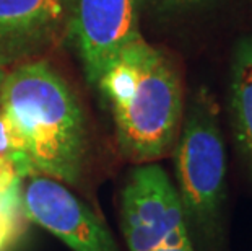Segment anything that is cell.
I'll return each mask as SVG.
<instances>
[{"instance_id":"obj_1","label":"cell","mask_w":252,"mask_h":251,"mask_svg":"<svg viewBox=\"0 0 252 251\" xmlns=\"http://www.w3.org/2000/svg\"><path fill=\"white\" fill-rule=\"evenodd\" d=\"M0 116L23 179L41 175L65 186L80 183L88 153L87 119L70 85L46 61L5 73Z\"/></svg>"},{"instance_id":"obj_2","label":"cell","mask_w":252,"mask_h":251,"mask_svg":"<svg viewBox=\"0 0 252 251\" xmlns=\"http://www.w3.org/2000/svg\"><path fill=\"white\" fill-rule=\"evenodd\" d=\"M94 87L109 109L121 153L148 163L173 150L184 117V88L171 59L140 35L108 64Z\"/></svg>"},{"instance_id":"obj_3","label":"cell","mask_w":252,"mask_h":251,"mask_svg":"<svg viewBox=\"0 0 252 251\" xmlns=\"http://www.w3.org/2000/svg\"><path fill=\"white\" fill-rule=\"evenodd\" d=\"M215 97L200 88L184 109L173 147L176 188L184 207L187 227L207 242L221 235L226 202V148L220 127Z\"/></svg>"},{"instance_id":"obj_4","label":"cell","mask_w":252,"mask_h":251,"mask_svg":"<svg viewBox=\"0 0 252 251\" xmlns=\"http://www.w3.org/2000/svg\"><path fill=\"white\" fill-rule=\"evenodd\" d=\"M121 230L128 251H158L190 242L176 184L158 163H137L121 191Z\"/></svg>"},{"instance_id":"obj_5","label":"cell","mask_w":252,"mask_h":251,"mask_svg":"<svg viewBox=\"0 0 252 251\" xmlns=\"http://www.w3.org/2000/svg\"><path fill=\"white\" fill-rule=\"evenodd\" d=\"M21 197L28 220L72 251H121L98 214L65 184L41 175L28 176L21 181Z\"/></svg>"},{"instance_id":"obj_6","label":"cell","mask_w":252,"mask_h":251,"mask_svg":"<svg viewBox=\"0 0 252 251\" xmlns=\"http://www.w3.org/2000/svg\"><path fill=\"white\" fill-rule=\"evenodd\" d=\"M72 35L88 82L140 36L135 0H73Z\"/></svg>"},{"instance_id":"obj_7","label":"cell","mask_w":252,"mask_h":251,"mask_svg":"<svg viewBox=\"0 0 252 251\" xmlns=\"http://www.w3.org/2000/svg\"><path fill=\"white\" fill-rule=\"evenodd\" d=\"M67 13V0H0V62L47 42Z\"/></svg>"},{"instance_id":"obj_8","label":"cell","mask_w":252,"mask_h":251,"mask_svg":"<svg viewBox=\"0 0 252 251\" xmlns=\"http://www.w3.org/2000/svg\"><path fill=\"white\" fill-rule=\"evenodd\" d=\"M229 114L234 139L252 173V38L234 47L229 75Z\"/></svg>"},{"instance_id":"obj_9","label":"cell","mask_w":252,"mask_h":251,"mask_svg":"<svg viewBox=\"0 0 252 251\" xmlns=\"http://www.w3.org/2000/svg\"><path fill=\"white\" fill-rule=\"evenodd\" d=\"M28 223L21 197V183H18L0 194V251L12 247Z\"/></svg>"},{"instance_id":"obj_10","label":"cell","mask_w":252,"mask_h":251,"mask_svg":"<svg viewBox=\"0 0 252 251\" xmlns=\"http://www.w3.org/2000/svg\"><path fill=\"white\" fill-rule=\"evenodd\" d=\"M23 181V176L20 175L18 168L10 158L0 155V194L8 191L12 186Z\"/></svg>"},{"instance_id":"obj_11","label":"cell","mask_w":252,"mask_h":251,"mask_svg":"<svg viewBox=\"0 0 252 251\" xmlns=\"http://www.w3.org/2000/svg\"><path fill=\"white\" fill-rule=\"evenodd\" d=\"M138 8L148 7L155 10H174V8H186L203 2V0H135Z\"/></svg>"},{"instance_id":"obj_12","label":"cell","mask_w":252,"mask_h":251,"mask_svg":"<svg viewBox=\"0 0 252 251\" xmlns=\"http://www.w3.org/2000/svg\"><path fill=\"white\" fill-rule=\"evenodd\" d=\"M158 251H194V247H192V242H186L182 245H178V247H169V248H161Z\"/></svg>"},{"instance_id":"obj_13","label":"cell","mask_w":252,"mask_h":251,"mask_svg":"<svg viewBox=\"0 0 252 251\" xmlns=\"http://www.w3.org/2000/svg\"><path fill=\"white\" fill-rule=\"evenodd\" d=\"M3 75H5V73L2 72V69H0V87H2V80H3Z\"/></svg>"}]
</instances>
